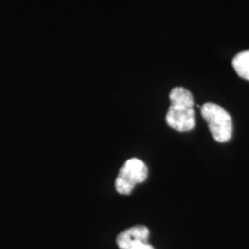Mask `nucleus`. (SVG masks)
I'll list each match as a JSON object with an SVG mask.
<instances>
[{"label":"nucleus","mask_w":249,"mask_h":249,"mask_svg":"<svg viewBox=\"0 0 249 249\" xmlns=\"http://www.w3.org/2000/svg\"><path fill=\"white\" fill-rule=\"evenodd\" d=\"M171 105L166 113V123L178 132H189L195 127L194 97L189 90L181 87L170 92Z\"/></svg>","instance_id":"nucleus-1"},{"label":"nucleus","mask_w":249,"mask_h":249,"mask_svg":"<svg viewBox=\"0 0 249 249\" xmlns=\"http://www.w3.org/2000/svg\"><path fill=\"white\" fill-rule=\"evenodd\" d=\"M201 113L208 123L211 135L217 142L224 143L231 140L233 121L225 108L214 103H205L201 107Z\"/></svg>","instance_id":"nucleus-2"},{"label":"nucleus","mask_w":249,"mask_h":249,"mask_svg":"<svg viewBox=\"0 0 249 249\" xmlns=\"http://www.w3.org/2000/svg\"><path fill=\"white\" fill-rule=\"evenodd\" d=\"M148 178V167L138 158H130L124 164L116 179V189L119 194L129 195L138 183Z\"/></svg>","instance_id":"nucleus-3"},{"label":"nucleus","mask_w":249,"mask_h":249,"mask_svg":"<svg viewBox=\"0 0 249 249\" xmlns=\"http://www.w3.org/2000/svg\"><path fill=\"white\" fill-rule=\"evenodd\" d=\"M149 234L147 226H133L118 235L117 244L120 249H155L148 242Z\"/></svg>","instance_id":"nucleus-4"},{"label":"nucleus","mask_w":249,"mask_h":249,"mask_svg":"<svg viewBox=\"0 0 249 249\" xmlns=\"http://www.w3.org/2000/svg\"><path fill=\"white\" fill-rule=\"evenodd\" d=\"M232 66L239 76L249 81V50L236 54L233 58Z\"/></svg>","instance_id":"nucleus-5"}]
</instances>
